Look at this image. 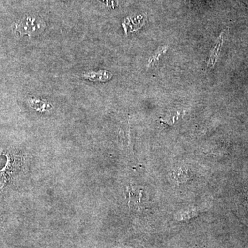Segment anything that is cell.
<instances>
[{"label": "cell", "instance_id": "6da1fadb", "mask_svg": "<svg viewBox=\"0 0 248 248\" xmlns=\"http://www.w3.org/2000/svg\"><path fill=\"white\" fill-rule=\"evenodd\" d=\"M46 28V23L43 19L38 16H24L19 19L15 25L14 30L19 35H27L29 37L40 35Z\"/></svg>", "mask_w": 248, "mask_h": 248}, {"label": "cell", "instance_id": "7a4b0ae2", "mask_svg": "<svg viewBox=\"0 0 248 248\" xmlns=\"http://www.w3.org/2000/svg\"><path fill=\"white\" fill-rule=\"evenodd\" d=\"M112 73L108 71H91L81 75V78L93 82H106L112 78Z\"/></svg>", "mask_w": 248, "mask_h": 248}, {"label": "cell", "instance_id": "3957f363", "mask_svg": "<svg viewBox=\"0 0 248 248\" xmlns=\"http://www.w3.org/2000/svg\"><path fill=\"white\" fill-rule=\"evenodd\" d=\"M223 35H224V32H222L221 35L218 37V40L217 41L216 45L214 47L213 50H212L208 62V67L209 68H213L215 66V63H216L217 60H218V57H219L222 46H223Z\"/></svg>", "mask_w": 248, "mask_h": 248}, {"label": "cell", "instance_id": "277c9868", "mask_svg": "<svg viewBox=\"0 0 248 248\" xmlns=\"http://www.w3.org/2000/svg\"><path fill=\"white\" fill-rule=\"evenodd\" d=\"M168 50V46H164V48L161 49V50H159L157 53H156V55H155L153 58H151V60H150L149 62H148V66H153V64H155L156 62L159 61V58L162 56V55H164Z\"/></svg>", "mask_w": 248, "mask_h": 248}]
</instances>
